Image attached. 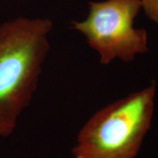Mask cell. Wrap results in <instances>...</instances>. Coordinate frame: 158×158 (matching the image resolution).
Returning <instances> with one entry per match:
<instances>
[{
	"label": "cell",
	"instance_id": "cell-4",
	"mask_svg": "<svg viewBox=\"0 0 158 158\" xmlns=\"http://www.w3.org/2000/svg\"><path fill=\"white\" fill-rule=\"evenodd\" d=\"M141 9L150 20L158 24V0H141Z\"/></svg>",
	"mask_w": 158,
	"mask_h": 158
},
{
	"label": "cell",
	"instance_id": "cell-2",
	"mask_svg": "<svg viewBox=\"0 0 158 158\" xmlns=\"http://www.w3.org/2000/svg\"><path fill=\"white\" fill-rule=\"evenodd\" d=\"M156 85L108 104L79 130L72 158H135L152 125Z\"/></svg>",
	"mask_w": 158,
	"mask_h": 158
},
{
	"label": "cell",
	"instance_id": "cell-3",
	"mask_svg": "<svg viewBox=\"0 0 158 158\" xmlns=\"http://www.w3.org/2000/svg\"><path fill=\"white\" fill-rule=\"evenodd\" d=\"M141 9V0H105L89 3L87 18L72 21L71 28L85 36L102 65L118 59L134 61L148 50L146 30L134 24Z\"/></svg>",
	"mask_w": 158,
	"mask_h": 158
},
{
	"label": "cell",
	"instance_id": "cell-1",
	"mask_svg": "<svg viewBox=\"0 0 158 158\" xmlns=\"http://www.w3.org/2000/svg\"><path fill=\"white\" fill-rule=\"evenodd\" d=\"M49 19L19 17L0 25V138L9 137L38 87L50 50Z\"/></svg>",
	"mask_w": 158,
	"mask_h": 158
}]
</instances>
